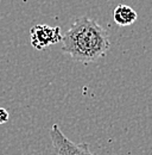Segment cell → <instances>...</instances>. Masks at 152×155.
Here are the masks:
<instances>
[{
	"mask_svg": "<svg viewBox=\"0 0 152 155\" xmlns=\"http://www.w3.org/2000/svg\"><path fill=\"white\" fill-rule=\"evenodd\" d=\"M8 118H10V115H8L7 110L4 107H0V124L6 123L8 120Z\"/></svg>",
	"mask_w": 152,
	"mask_h": 155,
	"instance_id": "5",
	"label": "cell"
},
{
	"mask_svg": "<svg viewBox=\"0 0 152 155\" xmlns=\"http://www.w3.org/2000/svg\"><path fill=\"white\" fill-rule=\"evenodd\" d=\"M49 134L57 155H94L87 143H75L70 141L62 133L57 124L51 127Z\"/></svg>",
	"mask_w": 152,
	"mask_h": 155,
	"instance_id": "2",
	"label": "cell"
},
{
	"mask_svg": "<svg viewBox=\"0 0 152 155\" xmlns=\"http://www.w3.org/2000/svg\"><path fill=\"white\" fill-rule=\"evenodd\" d=\"M62 51L75 62L90 63L106 55L111 42L107 31L88 17H80L62 36Z\"/></svg>",
	"mask_w": 152,
	"mask_h": 155,
	"instance_id": "1",
	"label": "cell"
},
{
	"mask_svg": "<svg viewBox=\"0 0 152 155\" xmlns=\"http://www.w3.org/2000/svg\"><path fill=\"white\" fill-rule=\"evenodd\" d=\"M30 41L35 49L43 50L46 47L58 43L62 41L61 28L59 26H49L45 24L35 25L30 30Z\"/></svg>",
	"mask_w": 152,
	"mask_h": 155,
	"instance_id": "3",
	"label": "cell"
},
{
	"mask_svg": "<svg viewBox=\"0 0 152 155\" xmlns=\"http://www.w3.org/2000/svg\"><path fill=\"white\" fill-rule=\"evenodd\" d=\"M137 12L127 5H118L113 12L114 21L120 26H128L137 20Z\"/></svg>",
	"mask_w": 152,
	"mask_h": 155,
	"instance_id": "4",
	"label": "cell"
}]
</instances>
